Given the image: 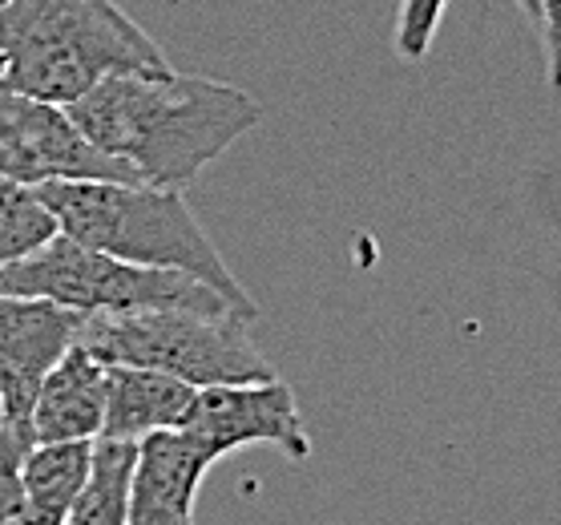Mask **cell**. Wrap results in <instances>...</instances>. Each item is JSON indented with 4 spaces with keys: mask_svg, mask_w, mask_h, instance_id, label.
Masks as SVG:
<instances>
[{
    "mask_svg": "<svg viewBox=\"0 0 561 525\" xmlns=\"http://www.w3.org/2000/svg\"><path fill=\"white\" fill-rule=\"evenodd\" d=\"M0 179L33 191L45 182H138L73 126L65 105L9 85H0Z\"/></svg>",
    "mask_w": 561,
    "mask_h": 525,
    "instance_id": "52a82bcc",
    "label": "cell"
},
{
    "mask_svg": "<svg viewBox=\"0 0 561 525\" xmlns=\"http://www.w3.org/2000/svg\"><path fill=\"white\" fill-rule=\"evenodd\" d=\"M105 416V364L81 344L65 352L41 380L28 429L33 445H61V441H98Z\"/></svg>",
    "mask_w": 561,
    "mask_h": 525,
    "instance_id": "30bf717a",
    "label": "cell"
},
{
    "mask_svg": "<svg viewBox=\"0 0 561 525\" xmlns=\"http://www.w3.org/2000/svg\"><path fill=\"white\" fill-rule=\"evenodd\" d=\"M0 61V85L49 105H73L114 73L170 65L158 41L114 0H4Z\"/></svg>",
    "mask_w": 561,
    "mask_h": 525,
    "instance_id": "3957f363",
    "label": "cell"
},
{
    "mask_svg": "<svg viewBox=\"0 0 561 525\" xmlns=\"http://www.w3.org/2000/svg\"><path fill=\"white\" fill-rule=\"evenodd\" d=\"M102 364L150 368L191 388L271 380L275 368L251 340V320L234 311H98L81 316L77 340Z\"/></svg>",
    "mask_w": 561,
    "mask_h": 525,
    "instance_id": "277c9868",
    "label": "cell"
},
{
    "mask_svg": "<svg viewBox=\"0 0 561 525\" xmlns=\"http://www.w3.org/2000/svg\"><path fill=\"white\" fill-rule=\"evenodd\" d=\"M448 0H400L396 9V53L409 65L424 61L436 41V28L445 21Z\"/></svg>",
    "mask_w": 561,
    "mask_h": 525,
    "instance_id": "9a60e30c",
    "label": "cell"
},
{
    "mask_svg": "<svg viewBox=\"0 0 561 525\" xmlns=\"http://www.w3.org/2000/svg\"><path fill=\"white\" fill-rule=\"evenodd\" d=\"M210 457L182 429L141 436L129 473V525H194Z\"/></svg>",
    "mask_w": 561,
    "mask_h": 525,
    "instance_id": "9c48e42d",
    "label": "cell"
},
{
    "mask_svg": "<svg viewBox=\"0 0 561 525\" xmlns=\"http://www.w3.org/2000/svg\"><path fill=\"white\" fill-rule=\"evenodd\" d=\"M182 433L191 436L210 461L247 445H275L291 461L311 457V436H307L295 388L279 376L247 380V385L198 388L191 412L182 421Z\"/></svg>",
    "mask_w": 561,
    "mask_h": 525,
    "instance_id": "ba28073f",
    "label": "cell"
},
{
    "mask_svg": "<svg viewBox=\"0 0 561 525\" xmlns=\"http://www.w3.org/2000/svg\"><path fill=\"white\" fill-rule=\"evenodd\" d=\"M57 235L53 215L41 206L33 186L0 179V267H9L16 259L33 255Z\"/></svg>",
    "mask_w": 561,
    "mask_h": 525,
    "instance_id": "5bb4252c",
    "label": "cell"
},
{
    "mask_svg": "<svg viewBox=\"0 0 561 525\" xmlns=\"http://www.w3.org/2000/svg\"><path fill=\"white\" fill-rule=\"evenodd\" d=\"M0 295H28L45 299L77 316H98V311H153V308H182V311H243L227 304L215 287L182 275V271H158L122 263L114 255L90 251L65 235H53L49 243L37 247L33 255L16 259L0 267ZM251 320V316H243ZM255 323V320H251Z\"/></svg>",
    "mask_w": 561,
    "mask_h": 525,
    "instance_id": "5b68a950",
    "label": "cell"
},
{
    "mask_svg": "<svg viewBox=\"0 0 561 525\" xmlns=\"http://www.w3.org/2000/svg\"><path fill=\"white\" fill-rule=\"evenodd\" d=\"M65 114L138 182L182 191L263 122V105L239 85L162 65L98 81Z\"/></svg>",
    "mask_w": 561,
    "mask_h": 525,
    "instance_id": "6da1fadb",
    "label": "cell"
},
{
    "mask_svg": "<svg viewBox=\"0 0 561 525\" xmlns=\"http://www.w3.org/2000/svg\"><path fill=\"white\" fill-rule=\"evenodd\" d=\"M0 4H4V0H0Z\"/></svg>",
    "mask_w": 561,
    "mask_h": 525,
    "instance_id": "ffe728a7",
    "label": "cell"
},
{
    "mask_svg": "<svg viewBox=\"0 0 561 525\" xmlns=\"http://www.w3.org/2000/svg\"><path fill=\"white\" fill-rule=\"evenodd\" d=\"M134 453H138V445H129V441H105V436L93 441L90 473L65 513V525H129Z\"/></svg>",
    "mask_w": 561,
    "mask_h": 525,
    "instance_id": "4fadbf2b",
    "label": "cell"
},
{
    "mask_svg": "<svg viewBox=\"0 0 561 525\" xmlns=\"http://www.w3.org/2000/svg\"><path fill=\"white\" fill-rule=\"evenodd\" d=\"M77 311H65L45 299L28 295H0V404H4V429H0V469L16 473L33 448L28 412L45 372L73 347Z\"/></svg>",
    "mask_w": 561,
    "mask_h": 525,
    "instance_id": "8992f818",
    "label": "cell"
},
{
    "mask_svg": "<svg viewBox=\"0 0 561 525\" xmlns=\"http://www.w3.org/2000/svg\"><path fill=\"white\" fill-rule=\"evenodd\" d=\"M37 198L65 239L122 263L182 271L215 287L243 316L259 320V304L234 279L182 191H162L146 182H45L37 186Z\"/></svg>",
    "mask_w": 561,
    "mask_h": 525,
    "instance_id": "7a4b0ae2",
    "label": "cell"
},
{
    "mask_svg": "<svg viewBox=\"0 0 561 525\" xmlns=\"http://www.w3.org/2000/svg\"><path fill=\"white\" fill-rule=\"evenodd\" d=\"M541 9H546V16H549V25L558 28V0H541Z\"/></svg>",
    "mask_w": 561,
    "mask_h": 525,
    "instance_id": "e0dca14e",
    "label": "cell"
},
{
    "mask_svg": "<svg viewBox=\"0 0 561 525\" xmlns=\"http://www.w3.org/2000/svg\"><path fill=\"white\" fill-rule=\"evenodd\" d=\"M0 429H4V404H0Z\"/></svg>",
    "mask_w": 561,
    "mask_h": 525,
    "instance_id": "ac0fdd59",
    "label": "cell"
},
{
    "mask_svg": "<svg viewBox=\"0 0 561 525\" xmlns=\"http://www.w3.org/2000/svg\"><path fill=\"white\" fill-rule=\"evenodd\" d=\"M0 81H4V61H0Z\"/></svg>",
    "mask_w": 561,
    "mask_h": 525,
    "instance_id": "d6986e66",
    "label": "cell"
},
{
    "mask_svg": "<svg viewBox=\"0 0 561 525\" xmlns=\"http://www.w3.org/2000/svg\"><path fill=\"white\" fill-rule=\"evenodd\" d=\"M93 441H61V445H33L16 469L21 498L33 525H65L77 489L90 473Z\"/></svg>",
    "mask_w": 561,
    "mask_h": 525,
    "instance_id": "7c38bea8",
    "label": "cell"
},
{
    "mask_svg": "<svg viewBox=\"0 0 561 525\" xmlns=\"http://www.w3.org/2000/svg\"><path fill=\"white\" fill-rule=\"evenodd\" d=\"M198 388L182 385L174 376L150 368H126V364H105V441H129L138 445L141 436L182 429L191 400Z\"/></svg>",
    "mask_w": 561,
    "mask_h": 525,
    "instance_id": "8fae6325",
    "label": "cell"
},
{
    "mask_svg": "<svg viewBox=\"0 0 561 525\" xmlns=\"http://www.w3.org/2000/svg\"><path fill=\"white\" fill-rule=\"evenodd\" d=\"M522 4V13L529 16V25L537 28V37H541V49H546V65H549V78L558 81V28L549 25L546 9H541V0H517Z\"/></svg>",
    "mask_w": 561,
    "mask_h": 525,
    "instance_id": "2e32d148",
    "label": "cell"
}]
</instances>
